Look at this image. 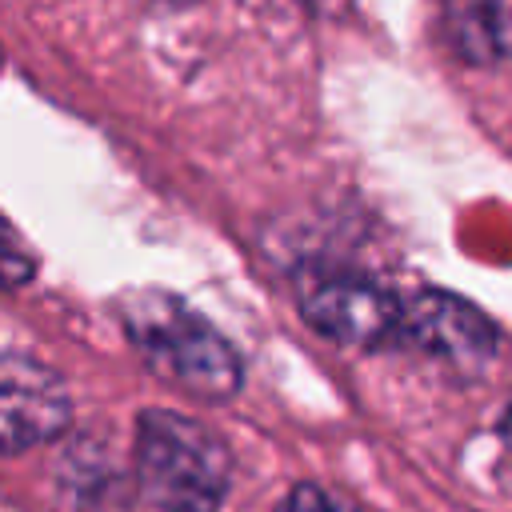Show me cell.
<instances>
[{
	"label": "cell",
	"instance_id": "277c9868",
	"mask_svg": "<svg viewBox=\"0 0 512 512\" xmlns=\"http://www.w3.org/2000/svg\"><path fill=\"white\" fill-rule=\"evenodd\" d=\"M400 344H412L460 372H476L496 352V328L464 296L420 288L416 296H404Z\"/></svg>",
	"mask_w": 512,
	"mask_h": 512
},
{
	"label": "cell",
	"instance_id": "7a4b0ae2",
	"mask_svg": "<svg viewBox=\"0 0 512 512\" xmlns=\"http://www.w3.org/2000/svg\"><path fill=\"white\" fill-rule=\"evenodd\" d=\"M136 476L160 512H220L228 448L192 416L144 408L136 420Z\"/></svg>",
	"mask_w": 512,
	"mask_h": 512
},
{
	"label": "cell",
	"instance_id": "52a82bcc",
	"mask_svg": "<svg viewBox=\"0 0 512 512\" xmlns=\"http://www.w3.org/2000/svg\"><path fill=\"white\" fill-rule=\"evenodd\" d=\"M276 512H356V508L344 504L340 496L316 488V484H296V488L276 504Z\"/></svg>",
	"mask_w": 512,
	"mask_h": 512
},
{
	"label": "cell",
	"instance_id": "3957f363",
	"mask_svg": "<svg viewBox=\"0 0 512 512\" xmlns=\"http://www.w3.org/2000/svg\"><path fill=\"white\" fill-rule=\"evenodd\" d=\"M300 312L312 332L344 348H384L400 344L404 296L360 272L320 276L300 292Z\"/></svg>",
	"mask_w": 512,
	"mask_h": 512
},
{
	"label": "cell",
	"instance_id": "8992f818",
	"mask_svg": "<svg viewBox=\"0 0 512 512\" xmlns=\"http://www.w3.org/2000/svg\"><path fill=\"white\" fill-rule=\"evenodd\" d=\"M464 48L472 60L512 56V0H488L484 16L476 20V32L464 36Z\"/></svg>",
	"mask_w": 512,
	"mask_h": 512
},
{
	"label": "cell",
	"instance_id": "5b68a950",
	"mask_svg": "<svg viewBox=\"0 0 512 512\" xmlns=\"http://www.w3.org/2000/svg\"><path fill=\"white\" fill-rule=\"evenodd\" d=\"M72 416L68 392L56 372L24 352H4L0 368V436L8 452H24L40 440H52Z\"/></svg>",
	"mask_w": 512,
	"mask_h": 512
},
{
	"label": "cell",
	"instance_id": "ba28073f",
	"mask_svg": "<svg viewBox=\"0 0 512 512\" xmlns=\"http://www.w3.org/2000/svg\"><path fill=\"white\" fill-rule=\"evenodd\" d=\"M500 436H504V444L512 448V404H508V412H504V420H500Z\"/></svg>",
	"mask_w": 512,
	"mask_h": 512
},
{
	"label": "cell",
	"instance_id": "9c48e42d",
	"mask_svg": "<svg viewBox=\"0 0 512 512\" xmlns=\"http://www.w3.org/2000/svg\"><path fill=\"white\" fill-rule=\"evenodd\" d=\"M300 4H308V8L320 12V8H332V4H344V0H300Z\"/></svg>",
	"mask_w": 512,
	"mask_h": 512
},
{
	"label": "cell",
	"instance_id": "6da1fadb",
	"mask_svg": "<svg viewBox=\"0 0 512 512\" xmlns=\"http://www.w3.org/2000/svg\"><path fill=\"white\" fill-rule=\"evenodd\" d=\"M124 336L144 364L172 388L196 400H228L240 388L244 364L224 332L164 288H140L120 308Z\"/></svg>",
	"mask_w": 512,
	"mask_h": 512
}]
</instances>
